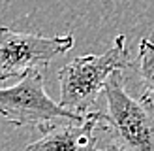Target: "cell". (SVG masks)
I'll list each match as a JSON object with an SVG mask.
<instances>
[{"instance_id": "cell-1", "label": "cell", "mask_w": 154, "mask_h": 151, "mask_svg": "<svg viewBox=\"0 0 154 151\" xmlns=\"http://www.w3.org/2000/svg\"><path fill=\"white\" fill-rule=\"evenodd\" d=\"M103 95L107 111H102V130L126 151H154V98L145 91L137 98L124 87V70L109 76Z\"/></svg>"}, {"instance_id": "cell-2", "label": "cell", "mask_w": 154, "mask_h": 151, "mask_svg": "<svg viewBox=\"0 0 154 151\" xmlns=\"http://www.w3.org/2000/svg\"><path fill=\"white\" fill-rule=\"evenodd\" d=\"M132 66L126 36L119 34L105 53L77 57L58 70L60 104L73 113L87 115L92 111L100 93H103L109 76Z\"/></svg>"}, {"instance_id": "cell-6", "label": "cell", "mask_w": 154, "mask_h": 151, "mask_svg": "<svg viewBox=\"0 0 154 151\" xmlns=\"http://www.w3.org/2000/svg\"><path fill=\"white\" fill-rule=\"evenodd\" d=\"M135 68L145 91L154 95V42L149 38H141L139 42V55H137Z\"/></svg>"}, {"instance_id": "cell-5", "label": "cell", "mask_w": 154, "mask_h": 151, "mask_svg": "<svg viewBox=\"0 0 154 151\" xmlns=\"http://www.w3.org/2000/svg\"><path fill=\"white\" fill-rule=\"evenodd\" d=\"M102 111H88L85 119L55 123L25 151H92L96 147V128L102 127Z\"/></svg>"}, {"instance_id": "cell-4", "label": "cell", "mask_w": 154, "mask_h": 151, "mask_svg": "<svg viewBox=\"0 0 154 151\" xmlns=\"http://www.w3.org/2000/svg\"><path fill=\"white\" fill-rule=\"evenodd\" d=\"M73 43V34L40 36L0 27V81L25 78L34 70L45 72L51 60L68 53Z\"/></svg>"}, {"instance_id": "cell-3", "label": "cell", "mask_w": 154, "mask_h": 151, "mask_svg": "<svg viewBox=\"0 0 154 151\" xmlns=\"http://www.w3.org/2000/svg\"><path fill=\"white\" fill-rule=\"evenodd\" d=\"M0 115L15 127H36L42 132L66 119H85L47 96L42 70L26 74L13 87L0 89Z\"/></svg>"}, {"instance_id": "cell-7", "label": "cell", "mask_w": 154, "mask_h": 151, "mask_svg": "<svg viewBox=\"0 0 154 151\" xmlns=\"http://www.w3.org/2000/svg\"><path fill=\"white\" fill-rule=\"evenodd\" d=\"M92 151H126V149H122L120 146H117V143H113V142H111V146H109V147H94Z\"/></svg>"}]
</instances>
